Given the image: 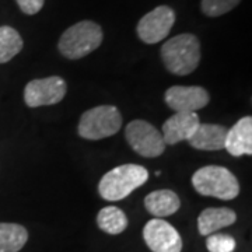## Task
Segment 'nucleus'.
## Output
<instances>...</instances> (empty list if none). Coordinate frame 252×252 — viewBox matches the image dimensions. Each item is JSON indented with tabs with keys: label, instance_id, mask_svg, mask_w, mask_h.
<instances>
[{
	"label": "nucleus",
	"instance_id": "14",
	"mask_svg": "<svg viewBox=\"0 0 252 252\" xmlns=\"http://www.w3.org/2000/svg\"><path fill=\"white\" fill-rule=\"evenodd\" d=\"M237 215L228 207H207L198 217V230L202 235L215 234L216 231L234 224Z\"/></svg>",
	"mask_w": 252,
	"mask_h": 252
},
{
	"label": "nucleus",
	"instance_id": "13",
	"mask_svg": "<svg viewBox=\"0 0 252 252\" xmlns=\"http://www.w3.org/2000/svg\"><path fill=\"white\" fill-rule=\"evenodd\" d=\"M227 130L224 126L215 124H202L198 126L196 132L190 136L188 143L198 150H221L224 149Z\"/></svg>",
	"mask_w": 252,
	"mask_h": 252
},
{
	"label": "nucleus",
	"instance_id": "2",
	"mask_svg": "<svg viewBox=\"0 0 252 252\" xmlns=\"http://www.w3.org/2000/svg\"><path fill=\"white\" fill-rule=\"evenodd\" d=\"M149 180V172L143 165L124 164L108 171L99 181L101 198L109 202L122 200Z\"/></svg>",
	"mask_w": 252,
	"mask_h": 252
},
{
	"label": "nucleus",
	"instance_id": "8",
	"mask_svg": "<svg viewBox=\"0 0 252 252\" xmlns=\"http://www.w3.org/2000/svg\"><path fill=\"white\" fill-rule=\"evenodd\" d=\"M175 23V11L168 6H158L140 18L137 35L144 44H157L165 39Z\"/></svg>",
	"mask_w": 252,
	"mask_h": 252
},
{
	"label": "nucleus",
	"instance_id": "15",
	"mask_svg": "<svg viewBox=\"0 0 252 252\" xmlns=\"http://www.w3.org/2000/svg\"><path fill=\"white\" fill-rule=\"evenodd\" d=\"M144 206L150 215L160 217H168L178 212L181 207V200L178 195L170 189L154 190L144 198Z\"/></svg>",
	"mask_w": 252,
	"mask_h": 252
},
{
	"label": "nucleus",
	"instance_id": "10",
	"mask_svg": "<svg viewBox=\"0 0 252 252\" xmlns=\"http://www.w3.org/2000/svg\"><path fill=\"white\" fill-rule=\"evenodd\" d=\"M209 93L198 86H172L165 91L167 105L177 112H195L209 104Z\"/></svg>",
	"mask_w": 252,
	"mask_h": 252
},
{
	"label": "nucleus",
	"instance_id": "5",
	"mask_svg": "<svg viewBox=\"0 0 252 252\" xmlns=\"http://www.w3.org/2000/svg\"><path fill=\"white\" fill-rule=\"evenodd\" d=\"M122 126V117L117 107L99 105L86 111L79 122V135L89 140H101L118 133Z\"/></svg>",
	"mask_w": 252,
	"mask_h": 252
},
{
	"label": "nucleus",
	"instance_id": "18",
	"mask_svg": "<svg viewBox=\"0 0 252 252\" xmlns=\"http://www.w3.org/2000/svg\"><path fill=\"white\" fill-rule=\"evenodd\" d=\"M23 46L24 42L17 30L9 26L0 27V63L11 61L16 55L21 52Z\"/></svg>",
	"mask_w": 252,
	"mask_h": 252
},
{
	"label": "nucleus",
	"instance_id": "19",
	"mask_svg": "<svg viewBox=\"0 0 252 252\" xmlns=\"http://www.w3.org/2000/svg\"><path fill=\"white\" fill-rule=\"evenodd\" d=\"M241 0H202L200 9L207 17H219L231 11Z\"/></svg>",
	"mask_w": 252,
	"mask_h": 252
},
{
	"label": "nucleus",
	"instance_id": "16",
	"mask_svg": "<svg viewBox=\"0 0 252 252\" xmlns=\"http://www.w3.org/2000/svg\"><path fill=\"white\" fill-rule=\"evenodd\" d=\"M28 240V231L16 223H0V252H18Z\"/></svg>",
	"mask_w": 252,
	"mask_h": 252
},
{
	"label": "nucleus",
	"instance_id": "9",
	"mask_svg": "<svg viewBox=\"0 0 252 252\" xmlns=\"http://www.w3.org/2000/svg\"><path fill=\"white\" fill-rule=\"evenodd\" d=\"M143 238L153 252H181L182 238L177 228L161 219L147 221L143 228Z\"/></svg>",
	"mask_w": 252,
	"mask_h": 252
},
{
	"label": "nucleus",
	"instance_id": "17",
	"mask_svg": "<svg viewBox=\"0 0 252 252\" xmlns=\"http://www.w3.org/2000/svg\"><path fill=\"white\" fill-rule=\"evenodd\" d=\"M97 224L107 234L118 235L126 230L127 219H126L125 213L119 207L107 206L98 212Z\"/></svg>",
	"mask_w": 252,
	"mask_h": 252
},
{
	"label": "nucleus",
	"instance_id": "3",
	"mask_svg": "<svg viewBox=\"0 0 252 252\" xmlns=\"http://www.w3.org/2000/svg\"><path fill=\"white\" fill-rule=\"evenodd\" d=\"M192 185L203 196L221 200L235 199L240 193V184L230 170L220 165H206L193 174Z\"/></svg>",
	"mask_w": 252,
	"mask_h": 252
},
{
	"label": "nucleus",
	"instance_id": "12",
	"mask_svg": "<svg viewBox=\"0 0 252 252\" xmlns=\"http://www.w3.org/2000/svg\"><path fill=\"white\" fill-rule=\"evenodd\" d=\"M224 149L234 157L252 154V118L244 117L227 130Z\"/></svg>",
	"mask_w": 252,
	"mask_h": 252
},
{
	"label": "nucleus",
	"instance_id": "7",
	"mask_svg": "<svg viewBox=\"0 0 252 252\" xmlns=\"http://www.w3.org/2000/svg\"><path fill=\"white\" fill-rule=\"evenodd\" d=\"M67 91L66 81L59 76L36 79L28 83L24 90V101L28 107L36 108L61 102Z\"/></svg>",
	"mask_w": 252,
	"mask_h": 252
},
{
	"label": "nucleus",
	"instance_id": "4",
	"mask_svg": "<svg viewBox=\"0 0 252 252\" xmlns=\"http://www.w3.org/2000/svg\"><path fill=\"white\" fill-rule=\"evenodd\" d=\"M102 30L97 23L84 20L69 27L61 36L58 48L67 59H80L95 51L102 42Z\"/></svg>",
	"mask_w": 252,
	"mask_h": 252
},
{
	"label": "nucleus",
	"instance_id": "11",
	"mask_svg": "<svg viewBox=\"0 0 252 252\" xmlns=\"http://www.w3.org/2000/svg\"><path fill=\"white\" fill-rule=\"evenodd\" d=\"M200 125L196 112H175L162 125V139L165 144H177L180 142H188Z\"/></svg>",
	"mask_w": 252,
	"mask_h": 252
},
{
	"label": "nucleus",
	"instance_id": "21",
	"mask_svg": "<svg viewBox=\"0 0 252 252\" xmlns=\"http://www.w3.org/2000/svg\"><path fill=\"white\" fill-rule=\"evenodd\" d=\"M20 10L28 14V16H34L39 10L44 7L45 0H16Z\"/></svg>",
	"mask_w": 252,
	"mask_h": 252
},
{
	"label": "nucleus",
	"instance_id": "1",
	"mask_svg": "<svg viewBox=\"0 0 252 252\" xmlns=\"http://www.w3.org/2000/svg\"><path fill=\"white\" fill-rule=\"evenodd\" d=\"M161 58L167 70L177 76L193 72L200 62V44L193 34H180L161 46Z\"/></svg>",
	"mask_w": 252,
	"mask_h": 252
},
{
	"label": "nucleus",
	"instance_id": "20",
	"mask_svg": "<svg viewBox=\"0 0 252 252\" xmlns=\"http://www.w3.org/2000/svg\"><path fill=\"white\" fill-rule=\"evenodd\" d=\"M235 240L228 234L207 235L206 247L209 252H233L235 250Z\"/></svg>",
	"mask_w": 252,
	"mask_h": 252
},
{
	"label": "nucleus",
	"instance_id": "6",
	"mask_svg": "<svg viewBox=\"0 0 252 252\" xmlns=\"http://www.w3.org/2000/svg\"><path fill=\"white\" fill-rule=\"evenodd\" d=\"M125 136L127 143L136 153L143 157H158L165 150V142L162 139L161 132H158L152 124L137 119L132 121L126 126Z\"/></svg>",
	"mask_w": 252,
	"mask_h": 252
}]
</instances>
